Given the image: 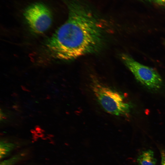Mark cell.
I'll list each match as a JSON object with an SVG mask.
<instances>
[{
	"label": "cell",
	"mask_w": 165,
	"mask_h": 165,
	"mask_svg": "<svg viewBox=\"0 0 165 165\" xmlns=\"http://www.w3.org/2000/svg\"><path fill=\"white\" fill-rule=\"evenodd\" d=\"M156 161L153 151L150 149L142 151L137 158L138 165H156Z\"/></svg>",
	"instance_id": "5"
},
{
	"label": "cell",
	"mask_w": 165,
	"mask_h": 165,
	"mask_svg": "<svg viewBox=\"0 0 165 165\" xmlns=\"http://www.w3.org/2000/svg\"><path fill=\"white\" fill-rule=\"evenodd\" d=\"M150 1H153L158 3H162L163 2L162 0H149Z\"/></svg>",
	"instance_id": "9"
},
{
	"label": "cell",
	"mask_w": 165,
	"mask_h": 165,
	"mask_svg": "<svg viewBox=\"0 0 165 165\" xmlns=\"http://www.w3.org/2000/svg\"><path fill=\"white\" fill-rule=\"evenodd\" d=\"M90 86L98 102L105 111L117 116L128 115L130 105L124 101L123 95L119 92L94 77L91 79Z\"/></svg>",
	"instance_id": "2"
},
{
	"label": "cell",
	"mask_w": 165,
	"mask_h": 165,
	"mask_svg": "<svg viewBox=\"0 0 165 165\" xmlns=\"http://www.w3.org/2000/svg\"><path fill=\"white\" fill-rule=\"evenodd\" d=\"M121 57L135 78L143 85L154 90L161 87L162 79L156 70L139 63L127 54H123Z\"/></svg>",
	"instance_id": "4"
},
{
	"label": "cell",
	"mask_w": 165,
	"mask_h": 165,
	"mask_svg": "<svg viewBox=\"0 0 165 165\" xmlns=\"http://www.w3.org/2000/svg\"><path fill=\"white\" fill-rule=\"evenodd\" d=\"M159 149L161 158L160 165H165V148L160 147Z\"/></svg>",
	"instance_id": "8"
},
{
	"label": "cell",
	"mask_w": 165,
	"mask_h": 165,
	"mask_svg": "<svg viewBox=\"0 0 165 165\" xmlns=\"http://www.w3.org/2000/svg\"><path fill=\"white\" fill-rule=\"evenodd\" d=\"M163 2H165V0H162Z\"/></svg>",
	"instance_id": "10"
},
{
	"label": "cell",
	"mask_w": 165,
	"mask_h": 165,
	"mask_svg": "<svg viewBox=\"0 0 165 165\" xmlns=\"http://www.w3.org/2000/svg\"><path fill=\"white\" fill-rule=\"evenodd\" d=\"M68 15L45 44L53 58L72 60L97 52L105 44L103 21L93 7L84 0H62Z\"/></svg>",
	"instance_id": "1"
},
{
	"label": "cell",
	"mask_w": 165,
	"mask_h": 165,
	"mask_svg": "<svg viewBox=\"0 0 165 165\" xmlns=\"http://www.w3.org/2000/svg\"><path fill=\"white\" fill-rule=\"evenodd\" d=\"M15 144L4 141L0 143V158L2 159L6 156L16 147Z\"/></svg>",
	"instance_id": "6"
},
{
	"label": "cell",
	"mask_w": 165,
	"mask_h": 165,
	"mask_svg": "<svg viewBox=\"0 0 165 165\" xmlns=\"http://www.w3.org/2000/svg\"><path fill=\"white\" fill-rule=\"evenodd\" d=\"M23 154L19 153L15 155L7 160L2 161L0 165H14L22 158Z\"/></svg>",
	"instance_id": "7"
},
{
	"label": "cell",
	"mask_w": 165,
	"mask_h": 165,
	"mask_svg": "<svg viewBox=\"0 0 165 165\" xmlns=\"http://www.w3.org/2000/svg\"><path fill=\"white\" fill-rule=\"evenodd\" d=\"M23 15L31 30L37 34L43 33L50 27L53 21L51 10L41 2H35L28 6Z\"/></svg>",
	"instance_id": "3"
}]
</instances>
